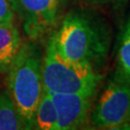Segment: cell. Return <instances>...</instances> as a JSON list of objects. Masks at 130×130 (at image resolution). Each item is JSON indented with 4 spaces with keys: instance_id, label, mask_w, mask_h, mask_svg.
<instances>
[{
    "instance_id": "obj_1",
    "label": "cell",
    "mask_w": 130,
    "mask_h": 130,
    "mask_svg": "<svg viewBox=\"0 0 130 130\" xmlns=\"http://www.w3.org/2000/svg\"><path fill=\"white\" fill-rule=\"evenodd\" d=\"M8 92L15 104L25 129H34V119L43 93L42 58L33 42L21 45L8 70Z\"/></svg>"
},
{
    "instance_id": "obj_2",
    "label": "cell",
    "mask_w": 130,
    "mask_h": 130,
    "mask_svg": "<svg viewBox=\"0 0 130 130\" xmlns=\"http://www.w3.org/2000/svg\"><path fill=\"white\" fill-rule=\"evenodd\" d=\"M48 42L64 58L93 68L104 60L108 50L98 28L79 13L67 14Z\"/></svg>"
},
{
    "instance_id": "obj_3",
    "label": "cell",
    "mask_w": 130,
    "mask_h": 130,
    "mask_svg": "<svg viewBox=\"0 0 130 130\" xmlns=\"http://www.w3.org/2000/svg\"><path fill=\"white\" fill-rule=\"evenodd\" d=\"M98 83L94 68L68 60L47 42L42 59V85L48 93H84L93 96Z\"/></svg>"
},
{
    "instance_id": "obj_4",
    "label": "cell",
    "mask_w": 130,
    "mask_h": 130,
    "mask_svg": "<svg viewBox=\"0 0 130 130\" xmlns=\"http://www.w3.org/2000/svg\"><path fill=\"white\" fill-rule=\"evenodd\" d=\"M10 3L25 34L38 40L57 25L66 0H10Z\"/></svg>"
},
{
    "instance_id": "obj_5",
    "label": "cell",
    "mask_w": 130,
    "mask_h": 130,
    "mask_svg": "<svg viewBox=\"0 0 130 130\" xmlns=\"http://www.w3.org/2000/svg\"><path fill=\"white\" fill-rule=\"evenodd\" d=\"M93 124L100 128L130 125V85L111 81L104 89L92 115Z\"/></svg>"
},
{
    "instance_id": "obj_6",
    "label": "cell",
    "mask_w": 130,
    "mask_h": 130,
    "mask_svg": "<svg viewBox=\"0 0 130 130\" xmlns=\"http://www.w3.org/2000/svg\"><path fill=\"white\" fill-rule=\"evenodd\" d=\"M57 111V130L76 129L88 119L92 95L84 93H49Z\"/></svg>"
},
{
    "instance_id": "obj_7",
    "label": "cell",
    "mask_w": 130,
    "mask_h": 130,
    "mask_svg": "<svg viewBox=\"0 0 130 130\" xmlns=\"http://www.w3.org/2000/svg\"><path fill=\"white\" fill-rule=\"evenodd\" d=\"M19 28L13 21L0 23V73L7 72L21 47Z\"/></svg>"
},
{
    "instance_id": "obj_8",
    "label": "cell",
    "mask_w": 130,
    "mask_h": 130,
    "mask_svg": "<svg viewBox=\"0 0 130 130\" xmlns=\"http://www.w3.org/2000/svg\"><path fill=\"white\" fill-rule=\"evenodd\" d=\"M34 129L57 130V111L50 94L43 91L35 113Z\"/></svg>"
},
{
    "instance_id": "obj_9",
    "label": "cell",
    "mask_w": 130,
    "mask_h": 130,
    "mask_svg": "<svg viewBox=\"0 0 130 130\" xmlns=\"http://www.w3.org/2000/svg\"><path fill=\"white\" fill-rule=\"evenodd\" d=\"M25 129L8 90L0 91V130Z\"/></svg>"
},
{
    "instance_id": "obj_10",
    "label": "cell",
    "mask_w": 130,
    "mask_h": 130,
    "mask_svg": "<svg viewBox=\"0 0 130 130\" xmlns=\"http://www.w3.org/2000/svg\"><path fill=\"white\" fill-rule=\"evenodd\" d=\"M118 60L122 75L130 85V19L126 21L121 33Z\"/></svg>"
},
{
    "instance_id": "obj_11",
    "label": "cell",
    "mask_w": 130,
    "mask_h": 130,
    "mask_svg": "<svg viewBox=\"0 0 130 130\" xmlns=\"http://www.w3.org/2000/svg\"><path fill=\"white\" fill-rule=\"evenodd\" d=\"M14 19V12L10 0H0V23L13 21Z\"/></svg>"
},
{
    "instance_id": "obj_12",
    "label": "cell",
    "mask_w": 130,
    "mask_h": 130,
    "mask_svg": "<svg viewBox=\"0 0 130 130\" xmlns=\"http://www.w3.org/2000/svg\"><path fill=\"white\" fill-rule=\"evenodd\" d=\"M95 1H98V2H100V3H106V4H116V3H121L122 1H124V0H95Z\"/></svg>"
}]
</instances>
